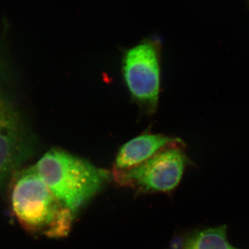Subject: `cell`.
<instances>
[{
    "instance_id": "6da1fadb",
    "label": "cell",
    "mask_w": 249,
    "mask_h": 249,
    "mask_svg": "<svg viewBox=\"0 0 249 249\" xmlns=\"http://www.w3.org/2000/svg\"><path fill=\"white\" fill-rule=\"evenodd\" d=\"M10 182L11 209L26 231L50 238L68 234L74 214L55 198L35 165L18 170Z\"/></svg>"
},
{
    "instance_id": "7a4b0ae2",
    "label": "cell",
    "mask_w": 249,
    "mask_h": 249,
    "mask_svg": "<svg viewBox=\"0 0 249 249\" xmlns=\"http://www.w3.org/2000/svg\"><path fill=\"white\" fill-rule=\"evenodd\" d=\"M35 166L53 196L73 214L111 176L107 170L58 148L46 152Z\"/></svg>"
},
{
    "instance_id": "3957f363",
    "label": "cell",
    "mask_w": 249,
    "mask_h": 249,
    "mask_svg": "<svg viewBox=\"0 0 249 249\" xmlns=\"http://www.w3.org/2000/svg\"><path fill=\"white\" fill-rule=\"evenodd\" d=\"M2 37L0 36V50ZM0 51V55H1ZM6 61L0 56V188L34 155L37 140L11 90Z\"/></svg>"
},
{
    "instance_id": "277c9868",
    "label": "cell",
    "mask_w": 249,
    "mask_h": 249,
    "mask_svg": "<svg viewBox=\"0 0 249 249\" xmlns=\"http://www.w3.org/2000/svg\"><path fill=\"white\" fill-rule=\"evenodd\" d=\"M179 145L167 147L133 168L114 170L112 176L123 186L142 191H173L181 181L186 163Z\"/></svg>"
},
{
    "instance_id": "5b68a950",
    "label": "cell",
    "mask_w": 249,
    "mask_h": 249,
    "mask_svg": "<svg viewBox=\"0 0 249 249\" xmlns=\"http://www.w3.org/2000/svg\"><path fill=\"white\" fill-rule=\"evenodd\" d=\"M123 73L131 96L148 112L156 110L160 92V64L155 42L145 40L124 54Z\"/></svg>"
},
{
    "instance_id": "8992f818",
    "label": "cell",
    "mask_w": 249,
    "mask_h": 249,
    "mask_svg": "<svg viewBox=\"0 0 249 249\" xmlns=\"http://www.w3.org/2000/svg\"><path fill=\"white\" fill-rule=\"evenodd\" d=\"M178 145H182L179 139L162 134H142L121 147L116 159L115 170L133 168L165 148Z\"/></svg>"
},
{
    "instance_id": "52a82bcc",
    "label": "cell",
    "mask_w": 249,
    "mask_h": 249,
    "mask_svg": "<svg viewBox=\"0 0 249 249\" xmlns=\"http://www.w3.org/2000/svg\"><path fill=\"white\" fill-rule=\"evenodd\" d=\"M183 249H240L236 248L227 238V227L210 228L190 237Z\"/></svg>"
}]
</instances>
